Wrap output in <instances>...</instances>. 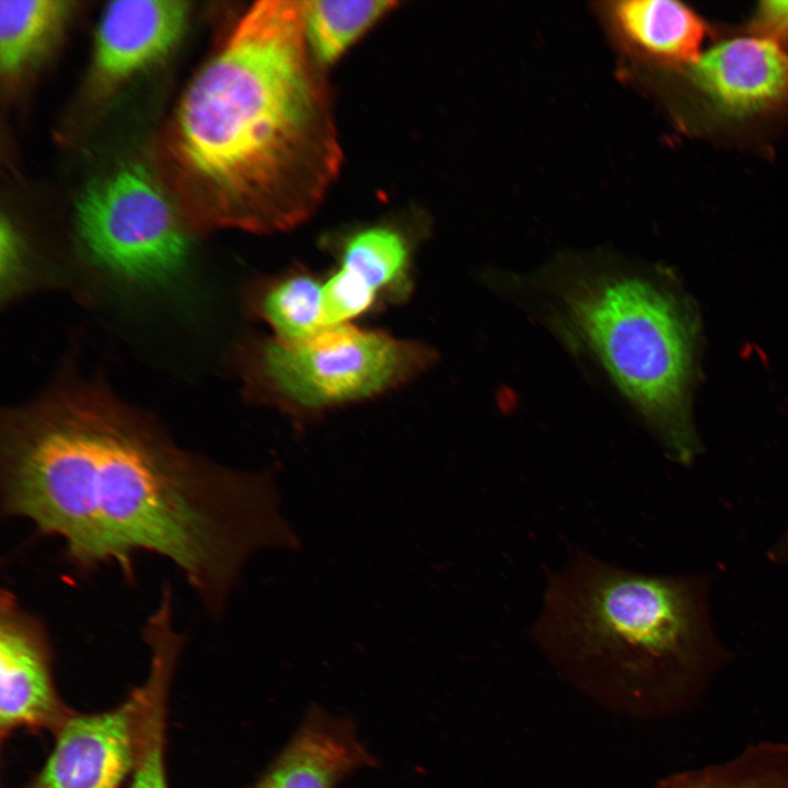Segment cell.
Returning a JSON list of instances; mask_svg holds the SVG:
<instances>
[{
  "label": "cell",
  "mask_w": 788,
  "mask_h": 788,
  "mask_svg": "<svg viewBox=\"0 0 788 788\" xmlns=\"http://www.w3.org/2000/svg\"><path fill=\"white\" fill-rule=\"evenodd\" d=\"M718 114L745 118L788 102V50L760 34L726 39L685 67Z\"/></svg>",
  "instance_id": "cell-9"
},
{
  "label": "cell",
  "mask_w": 788,
  "mask_h": 788,
  "mask_svg": "<svg viewBox=\"0 0 788 788\" xmlns=\"http://www.w3.org/2000/svg\"><path fill=\"white\" fill-rule=\"evenodd\" d=\"M772 559L779 563H788V530L783 535L779 543L772 551Z\"/></svg>",
  "instance_id": "cell-20"
},
{
  "label": "cell",
  "mask_w": 788,
  "mask_h": 788,
  "mask_svg": "<svg viewBox=\"0 0 788 788\" xmlns=\"http://www.w3.org/2000/svg\"><path fill=\"white\" fill-rule=\"evenodd\" d=\"M658 788H788V744L750 745L728 762L675 774Z\"/></svg>",
  "instance_id": "cell-17"
},
{
  "label": "cell",
  "mask_w": 788,
  "mask_h": 788,
  "mask_svg": "<svg viewBox=\"0 0 788 788\" xmlns=\"http://www.w3.org/2000/svg\"><path fill=\"white\" fill-rule=\"evenodd\" d=\"M757 34L779 43L788 35V1H764L754 19Z\"/></svg>",
  "instance_id": "cell-19"
},
{
  "label": "cell",
  "mask_w": 788,
  "mask_h": 788,
  "mask_svg": "<svg viewBox=\"0 0 788 788\" xmlns=\"http://www.w3.org/2000/svg\"><path fill=\"white\" fill-rule=\"evenodd\" d=\"M139 708L136 687L111 709L74 710L54 734L40 769L22 788H121L135 765Z\"/></svg>",
  "instance_id": "cell-8"
},
{
  "label": "cell",
  "mask_w": 788,
  "mask_h": 788,
  "mask_svg": "<svg viewBox=\"0 0 788 788\" xmlns=\"http://www.w3.org/2000/svg\"><path fill=\"white\" fill-rule=\"evenodd\" d=\"M194 227L273 233L309 219L341 149L304 1L253 3L184 91L163 140Z\"/></svg>",
  "instance_id": "cell-2"
},
{
  "label": "cell",
  "mask_w": 788,
  "mask_h": 788,
  "mask_svg": "<svg viewBox=\"0 0 788 788\" xmlns=\"http://www.w3.org/2000/svg\"><path fill=\"white\" fill-rule=\"evenodd\" d=\"M184 1H115L103 10L95 33L94 61L107 80L125 79L169 51L183 33Z\"/></svg>",
  "instance_id": "cell-12"
},
{
  "label": "cell",
  "mask_w": 788,
  "mask_h": 788,
  "mask_svg": "<svg viewBox=\"0 0 788 788\" xmlns=\"http://www.w3.org/2000/svg\"><path fill=\"white\" fill-rule=\"evenodd\" d=\"M395 5L387 0L304 1V33L313 57L323 68L333 65Z\"/></svg>",
  "instance_id": "cell-16"
},
{
  "label": "cell",
  "mask_w": 788,
  "mask_h": 788,
  "mask_svg": "<svg viewBox=\"0 0 788 788\" xmlns=\"http://www.w3.org/2000/svg\"><path fill=\"white\" fill-rule=\"evenodd\" d=\"M561 328L596 359L657 430L670 455L698 451L687 412L692 335L673 297L646 278L582 268L557 285Z\"/></svg>",
  "instance_id": "cell-4"
},
{
  "label": "cell",
  "mask_w": 788,
  "mask_h": 788,
  "mask_svg": "<svg viewBox=\"0 0 788 788\" xmlns=\"http://www.w3.org/2000/svg\"><path fill=\"white\" fill-rule=\"evenodd\" d=\"M65 1H0V65L14 73L28 63L69 11Z\"/></svg>",
  "instance_id": "cell-18"
},
{
  "label": "cell",
  "mask_w": 788,
  "mask_h": 788,
  "mask_svg": "<svg viewBox=\"0 0 788 788\" xmlns=\"http://www.w3.org/2000/svg\"><path fill=\"white\" fill-rule=\"evenodd\" d=\"M412 248L393 227L360 229L343 243L338 265L324 280L326 326L350 324L378 302L401 299L410 289Z\"/></svg>",
  "instance_id": "cell-10"
},
{
  "label": "cell",
  "mask_w": 788,
  "mask_h": 788,
  "mask_svg": "<svg viewBox=\"0 0 788 788\" xmlns=\"http://www.w3.org/2000/svg\"><path fill=\"white\" fill-rule=\"evenodd\" d=\"M149 649V672L140 694L135 765L128 788H170L166 731L172 681L184 647V636L171 618L150 619L142 629Z\"/></svg>",
  "instance_id": "cell-14"
},
{
  "label": "cell",
  "mask_w": 788,
  "mask_h": 788,
  "mask_svg": "<svg viewBox=\"0 0 788 788\" xmlns=\"http://www.w3.org/2000/svg\"><path fill=\"white\" fill-rule=\"evenodd\" d=\"M596 11L615 46L630 60L685 68L702 55L707 26L680 1H606Z\"/></svg>",
  "instance_id": "cell-11"
},
{
  "label": "cell",
  "mask_w": 788,
  "mask_h": 788,
  "mask_svg": "<svg viewBox=\"0 0 788 788\" xmlns=\"http://www.w3.org/2000/svg\"><path fill=\"white\" fill-rule=\"evenodd\" d=\"M235 360L248 396L302 418L392 391L434 355L417 341L343 324L299 341L248 339Z\"/></svg>",
  "instance_id": "cell-5"
},
{
  "label": "cell",
  "mask_w": 788,
  "mask_h": 788,
  "mask_svg": "<svg viewBox=\"0 0 788 788\" xmlns=\"http://www.w3.org/2000/svg\"><path fill=\"white\" fill-rule=\"evenodd\" d=\"M780 44L788 50V35L784 38V40Z\"/></svg>",
  "instance_id": "cell-21"
},
{
  "label": "cell",
  "mask_w": 788,
  "mask_h": 788,
  "mask_svg": "<svg viewBox=\"0 0 788 788\" xmlns=\"http://www.w3.org/2000/svg\"><path fill=\"white\" fill-rule=\"evenodd\" d=\"M80 244L105 276L134 286L174 278L189 237L164 193L141 166H124L92 184L76 210Z\"/></svg>",
  "instance_id": "cell-6"
},
{
  "label": "cell",
  "mask_w": 788,
  "mask_h": 788,
  "mask_svg": "<svg viewBox=\"0 0 788 788\" xmlns=\"http://www.w3.org/2000/svg\"><path fill=\"white\" fill-rule=\"evenodd\" d=\"M0 508L58 537L76 569L135 579L150 553L221 618L246 563L297 552L273 470L232 468L184 449L149 414L70 372L2 412Z\"/></svg>",
  "instance_id": "cell-1"
},
{
  "label": "cell",
  "mask_w": 788,
  "mask_h": 788,
  "mask_svg": "<svg viewBox=\"0 0 788 788\" xmlns=\"http://www.w3.org/2000/svg\"><path fill=\"white\" fill-rule=\"evenodd\" d=\"M323 285L310 271H288L254 283L246 294L247 308L270 326L275 338L303 340L327 327Z\"/></svg>",
  "instance_id": "cell-15"
},
{
  "label": "cell",
  "mask_w": 788,
  "mask_h": 788,
  "mask_svg": "<svg viewBox=\"0 0 788 788\" xmlns=\"http://www.w3.org/2000/svg\"><path fill=\"white\" fill-rule=\"evenodd\" d=\"M74 710L62 700L54 674V652L44 622L16 595H0V739L16 731L60 729Z\"/></svg>",
  "instance_id": "cell-7"
},
{
  "label": "cell",
  "mask_w": 788,
  "mask_h": 788,
  "mask_svg": "<svg viewBox=\"0 0 788 788\" xmlns=\"http://www.w3.org/2000/svg\"><path fill=\"white\" fill-rule=\"evenodd\" d=\"M374 765V757L348 720L313 708L289 744L250 788H336L351 773Z\"/></svg>",
  "instance_id": "cell-13"
},
{
  "label": "cell",
  "mask_w": 788,
  "mask_h": 788,
  "mask_svg": "<svg viewBox=\"0 0 788 788\" xmlns=\"http://www.w3.org/2000/svg\"><path fill=\"white\" fill-rule=\"evenodd\" d=\"M570 662L696 695L723 660L700 578L652 576L578 553L551 576L533 627Z\"/></svg>",
  "instance_id": "cell-3"
}]
</instances>
